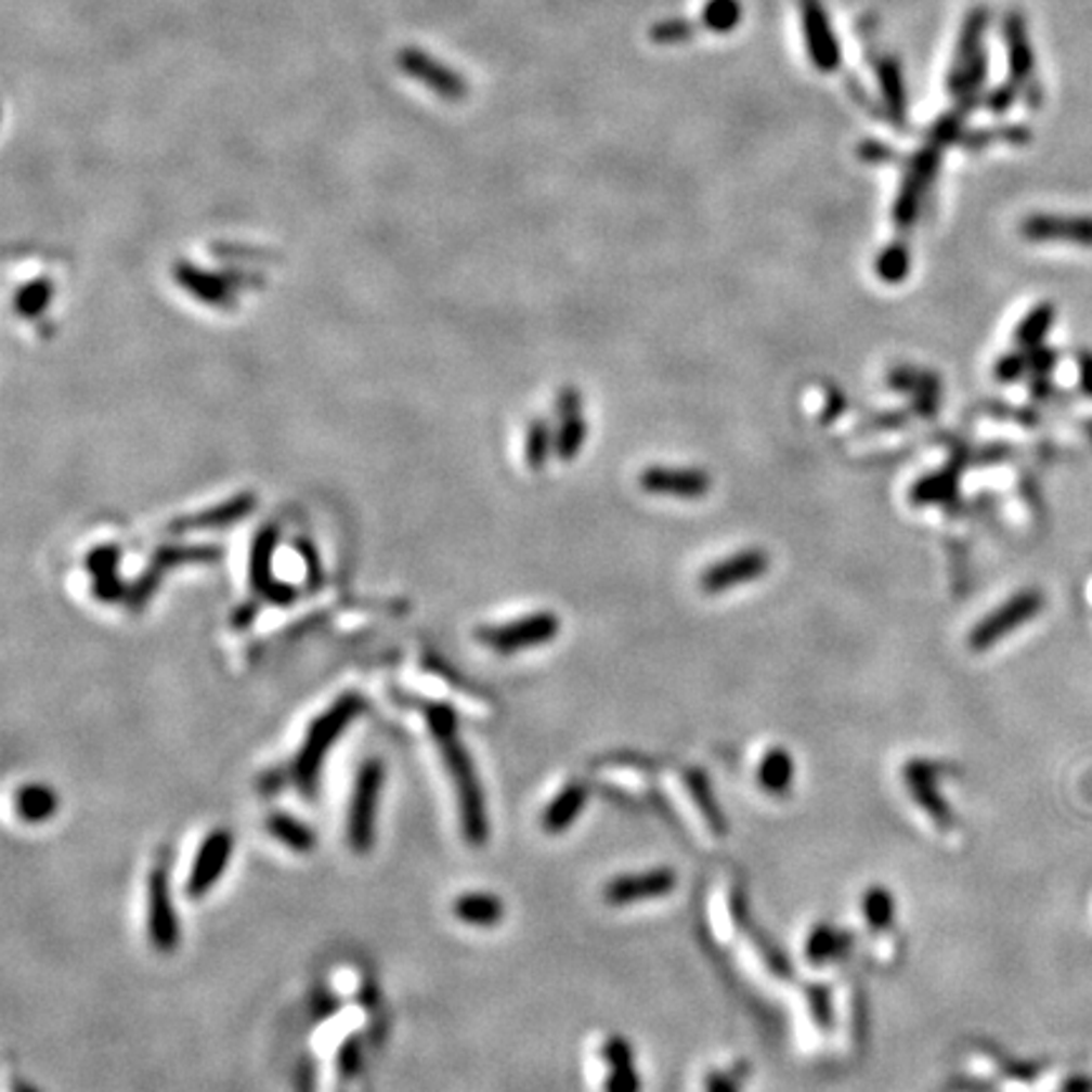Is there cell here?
Listing matches in <instances>:
<instances>
[{"mask_svg":"<svg viewBox=\"0 0 1092 1092\" xmlns=\"http://www.w3.org/2000/svg\"><path fill=\"white\" fill-rule=\"evenodd\" d=\"M425 720H428L430 736L435 741L440 756H443L445 771L455 789L463 837H466L468 845L483 847L491 837L489 807H485V794L473 758H470L468 746L458 736L455 711L447 703H425Z\"/></svg>","mask_w":1092,"mask_h":1092,"instance_id":"cell-1","label":"cell"},{"mask_svg":"<svg viewBox=\"0 0 1092 1092\" xmlns=\"http://www.w3.org/2000/svg\"><path fill=\"white\" fill-rule=\"evenodd\" d=\"M360 711H362L360 696L349 693L337 698L322 716L311 720L307 736H303L301 741V749L296 751L291 764L294 784L299 789L301 796L314 800L318 792V781H322L326 756H329L334 743H337L341 736H344L347 728L352 726V720L360 716Z\"/></svg>","mask_w":1092,"mask_h":1092,"instance_id":"cell-2","label":"cell"},{"mask_svg":"<svg viewBox=\"0 0 1092 1092\" xmlns=\"http://www.w3.org/2000/svg\"><path fill=\"white\" fill-rule=\"evenodd\" d=\"M385 784V764L379 758H364L356 769L347 811V842L356 855H367L375 845L377 804Z\"/></svg>","mask_w":1092,"mask_h":1092,"instance_id":"cell-3","label":"cell"},{"mask_svg":"<svg viewBox=\"0 0 1092 1092\" xmlns=\"http://www.w3.org/2000/svg\"><path fill=\"white\" fill-rule=\"evenodd\" d=\"M394 64L410 79L422 83L432 94L445 99V102H463L470 94L468 79L453 66H447L430 51L417 49V46H405L394 56Z\"/></svg>","mask_w":1092,"mask_h":1092,"instance_id":"cell-4","label":"cell"},{"mask_svg":"<svg viewBox=\"0 0 1092 1092\" xmlns=\"http://www.w3.org/2000/svg\"><path fill=\"white\" fill-rule=\"evenodd\" d=\"M1001 34H1004L1006 58H1009V79L1022 89L1024 102L1029 109H1039L1042 104V87L1037 81V58L1035 46L1029 41L1027 21L1019 11H1009L1001 23Z\"/></svg>","mask_w":1092,"mask_h":1092,"instance_id":"cell-5","label":"cell"},{"mask_svg":"<svg viewBox=\"0 0 1092 1092\" xmlns=\"http://www.w3.org/2000/svg\"><path fill=\"white\" fill-rule=\"evenodd\" d=\"M147 936L159 953H172L180 944V923L172 902L170 868L157 862L147 877Z\"/></svg>","mask_w":1092,"mask_h":1092,"instance_id":"cell-6","label":"cell"},{"mask_svg":"<svg viewBox=\"0 0 1092 1092\" xmlns=\"http://www.w3.org/2000/svg\"><path fill=\"white\" fill-rule=\"evenodd\" d=\"M1042 607L1044 595L1039 589H1024L1012 599H1006L999 610L986 614V618L971 629L968 635L971 650L976 652L989 650L991 645H997L1001 640V637H1006L1009 633H1014V629H1019L1024 622L1037 618V614L1042 612Z\"/></svg>","mask_w":1092,"mask_h":1092,"instance_id":"cell-7","label":"cell"},{"mask_svg":"<svg viewBox=\"0 0 1092 1092\" xmlns=\"http://www.w3.org/2000/svg\"><path fill=\"white\" fill-rule=\"evenodd\" d=\"M940 165V147L938 144L928 142L923 150H918L913 157H910V165L906 170V178H902L898 200H895L893 218L895 225L900 231H910L915 225L918 212H921L923 197L928 193L933 178H936Z\"/></svg>","mask_w":1092,"mask_h":1092,"instance_id":"cell-8","label":"cell"},{"mask_svg":"<svg viewBox=\"0 0 1092 1092\" xmlns=\"http://www.w3.org/2000/svg\"><path fill=\"white\" fill-rule=\"evenodd\" d=\"M233 834L223 830V827L205 834V840L193 857V864H190V875L185 883L187 898L200 900L218 885V880L225 875L227 864L233 860Z\"/></svg>","mask_w":1092,"mask_h":1092,"instance_id":"cell-9","label":"cell"},{"mask_svg":"<svg viewBox=\"0 0 1092 1092\" xmlns=\"http://www.w3.org/2000/svg\"><path fill=\"white\" fill-rule=\"evenodd\" d=\"M804 46L817 72L834 74L842 64V51L822 0H800Z\"/></svg>","mask_w":1092,"mask_h":1092,"instance_id":"cell-10","label":"cell"},{"mask_svg":"<svg viewBox=\"0 0 1092 1092\" xmlns=\"http://www.w3.org/2000/svg\"><path fill=\"white\" fill-rule=\"evenodd\" d=\"M769 564L771 559L766 551L743 549L731 554V557L716 561V564H711L708 569H703L698 584H701L705 595H720V592H728L739 587V584L754 582L758 576H764L769 572Z\"/></svg>","mask_w":1092,"mask_h":1092,"instance_id":"cell-11","label":"cell"},{"mask_svg":"<svg viewBox=\"0 0 1092 1092\" xmlns=\"http://www.w3.org/2000/svg\"><path fill=\"white\" fill-rule=\"evenodd\" d=\"M557 633H559V620L554 618L551 612H538L516 620L511 625L485 629V633H481V640L489 642L491 648L498 652H516L534 648V645L549 642L557 637Z\"/></svg>","mask_w":1092,"mask_h":1092,"instance_id":"cell-12","label":"cell"},{"mask_svg":"<svg viewBox=\"0 0 1092 1092\" xmlns=\"http://www.w3.org/2000/svg\"><path fill=\"white\" fill-rule=\"evenodd\" d=\"M1019 233L1027 240L1052 243L1065 240L1072 246L1092 248V216H1062V212H1031L1022 218Z\"/></svg>","mask_w":1092,"mask_h":1092,"instance_id":"cell-13","label":"cell"},{"mask_svg":"<svg viewBox=\"0 0 1092 1092\" xmlns=\"http://www.w3.org/2000/svg\"><path fill=\"white\" fill-rule=\"evenodd\" d=\"M678 885V875L671 868H655L648 872H635V875H620L604 885V902L620 908L633 906V902L655 900L671 895Z\"/></svg>","mask_w":1092,"mask_h":1092,"instance_id":"cell-14","label":"cell"},{"mask_svg":"<svg viewBox=\"0 0 1092 1092\" xmlns=\"http://www.w3.org/2000/svg\"><path fill=\"white\" fill-rule=\"evenodd\" d=\"M944 771V766L936 762H925V758H913V762L906 764L902 769V779H906L908 792L913 800L921 804L925 815H928L938 827H951L953 815L951 809L946 807L944 796L938 794V774Z\"/></svg>","mask_w":1092,"mask_h":1092,"instance_id":"cell-15","label":"cell"},{"mask_svg":"<svg viewBox=\"0 0 1092 1092\" xmlns=\"http://www.w3.org/2000/svg\"><path fill=\"white\" fill-rule=\"evenodd\" d=\"M640 489L655 496L701 498L711 491V476L698 468L652 466L640 473Z\"/></svg>","mask_w":1092,"mask_h":1092,"instance_id":"cell-16","label":"cell"},{"mask_svg":"<svg viewBox=\"0 0 1092 1092\" xmlns=\"http://www.w3.org/2000/svg\"><path fill=\"white\" fill-rule=\"evenodd\" d=\"M989 8L986 5H976V8H971V11L966 13V21H963V26H961V34H959V43H955V53H953V64L951 68H948V79H946V89L953 91L959 89V83L963 76L968 74V68L976 64L978 56L984 53V34H986V28H989Z\"/></svg>","mask_w":1092,"mask_h":1092,"instance_id":"cell-17","label":"cell"},{"mask_svg":"<svg viewBox=\"0 0 1092 1092\" xmlns=\"http://www.w3.org/2000/svg\"><path fill=\"white\" fill-rule=\"evenodd\" d=\"M875 76L880 87V99L887 112V119L895 129H906L908 121V94L906 81H902V68L895 56H877L875 58Z\"/></svg>","mask_w":1092,"mask_h":1092,"instance_id":"cell-18","label":"cell"},{"mask_svg":"<svg viewBox=\"0 0 1092 1092\" xmlns=\"http://www.w3.org/2000/svg\"><path fill=\"white\" fill-rule=\"evenodd\" d=\"M602 1060L610 1067L604 1080V1092H640V1075L635 1067V1054L629 1042L622 1037H610L602 1046Z\"/></svg>","mask_w":1092,"mask_h":1092,"instance_id":"cell-19","label":"cell"},{"mask_svg":"<svg viewBox=\"0 0 1092 1092\" xmlns=\"http://www.w3.org/2000/svg\"><path fill=\"white\" fill-rule=\"evenodd\" d=\"M15 817L26 824H43L56 817L58 794L43 781H26L13 792Z\"/></svg>","mask_w":1092,"mask_h":1092,"instance_id":"cell-20","label":"cell"},{"mask_svg":"<svg viewBox=\"0 0 1092 1092\" xmlns=\"http://www.w3.org/2000/svg\"><path fill=\"white\" fill-rule=\"evenodd\" d=\"M587 800H589V789L584 786L582 781H569V784L561 786V792L554 796L549 804H546V809L542 815V830L549 832V834L567 832L569 827L576 822V817L582 815Z\"/></svg>","mask_w":1092,"mask_h":1092,"instance_id":"cell-21","label":"cell"},{"mask_svg":"<svg viewBox=\"0 0 1092 1092\" xmlns=\"http://www.w3.org/2000/svg\"><path fill=\"white\" fill-rule=\"evenodd\" d=\"M580 392L567 387L564 392L559 394V417H561V428L557 435V453L559 458H574L576 453L582 451L584 438H587V425H584L580 415Z\"/></svg>","mask_w":1092,"mask_h":1092,"instance_id":"cell-22","label":"cell"},{"mask_svg":"<svg viewBox=\"0 0 1092 1092\" xmlns=\"http://www.w3.org/2000/svg\"><path fill=\"white\" fill-rule=\"evenodd\" d=\"M453 915L473 928H493L504 921V900L493 893H463L453 900Z\"/></svg>","mask_w":1092,"mask_h":1092,"instance_id":"cell-23","label":"cell"},{"mask_svg":"<svg viewBox=\"0 0 1092 1092\" xmlns=\"http://www.w3.org/2000/svg\"><path fill=\"white\" fill-rule=\"evenodd\" d=\"M887 382H890L895 390L913 392L915 410L921 415L936 413L938 392H940V382H938L936 375H931V372H923V369H913V367H895L890 375H887Z\"/></svg>","mask_w":1092,"mask_h":1092,"instance_id":"cell-24","label":"cell"},{"mask_svg":"<svg viewBox=\"0 0 1092 1092\" xmlns=\"http://www.w3.org/2000/svg\"><path fill=\"white\" fill-rule=\"evenodd\" d=\"M265 832L271 834L278 845H284L296 855H309L316 847V834L307 822L299 817L288 815V811H271L265 817Z\"/></svg>","mask_w":1092,"mask_h":1092,"instance_id":"cell-25","label":"cell"},{"mask_svg":"<svg viewBox=\"0 0 1092 1092\" xmlns=\"http://www.w3.org/2000/svg\"><path fill=\"white\" fill-rule=\"evenodd\" d=\"M794 781V758L789 751L781 746H774L771 751H766V756L758 764V784H762L769 794H786L789 786Z\"/></svg>","mask_w":1092,"mask_h":1092,"instance_id":"cell-26","label":"cell"},{"mask_svg":"<svg viewBox=\"0 0 1092 1092\" xmlns=\"http://www.w3.org/2000/svg\"><path fill=\"white\" fill-rule=\"evenodd\" d=\"M855 938L849 933L832 928V925H817L815 931L809 933L807 938V959L811 963H824L842 959V955L849 953Z\"/></svg>","mask_w":1092,"mask_h":1092,"instance_id":"cell-27","label":"cell"},{"mask_svg":"<svg viewBox=\"0 0 1092 1092\" xmlns=\"http://www.w3.org/2000/svg\"><path fill=\"white\" fill-rule=\"evenodd\" d=\"M1054 316H1057V311H1054L1050 301L1037 303V307L1022 318L1019 326H1016V334H1014L1016 344H1019L1022 349H1035V347L1042 344L1044 337L1052 329Z\"/></svg>","mask_w":1092,"mask_h":1092,"instance_id":"cell-28","label":"cell"},{"mask_svg":"<svg viewBox=\"0 0 1092 1092\" xmlns=\"http://www.w3.org/2000/svg\"><path fill=\"white\" fill-rule=\"evenodd\" d=\"M1031 140V132L1027 127H1022V125H999V127H993V129H976V132H963L961 136V142L963 147L966 150H984V147H989V144H1016V147H1022V144H1027Z\"/></svg>","mask_w":1092,"mask_h":1092,"instance_id":"cell-29","label":"cell"},{"mask_svg":"<svg viewBox=\"0 0 1092 1092\" xmlns=\"http://www.w3.org/2000/svg\"><path fill=\"white\" fill-rule=\"evenodd\" d=\"M741 3L739 0H705L701 11V23L713 34H731L741 23Z\"/></svg>","mask_w":1092,"mask_h":1092,"instance_id":"cell-30","label":"cell"},{"mask_svg":"<svg viewBox=\"0 0 1092 1092\" xmlns=\"http://www.w3.org/2000/svg\"><path fill=\"white\" fill-rule=\"evenodd\" d=\"M955 496V470H940V473L925 476L913 489L915 504H948Z\"/></svg>","mask_w":1092,"mask_h":1092,"instance_id":"cell-31","label":"cell"},{"mask_svg":"<svg viewBox=\"0 0 1092 1092\" xmlns=\"http://www.w3.org/2000/svg\"><path fill=\"white\" fill-rule=\"evenodd\" d=\"M862 913H864V921H868L872 928H877V931L893 925L895 900H893L890 890H885V887H880V885L868 887V893H864V898H862Z\"/></svg>","mask_w":1092,"mask_h":1092,"instance_id":"cell-32","label":"cell"},{"mask_svg":"<svg viewBox=\"0 0 1092 1092\" xmlns=\"http://www.w3.org/2000/svg\"><path fill=\"white\" fill-rule=\"evenodd\" d=\"M875 271L880 278L887 281V284H898V281L906 278L910 271V250L906 243H890V246L877 256Z\"/></svg>","mask_w":1092,"mask_h":1092,"instance_id":"cell-33","label":"cell"},{"mask_svg":"<svg viewBox=\"0 0 1092 1092\" xmlns=\"http://www.w3.org/2000/svg\"><path fill=\"white\" fill-rule=\"evenodd\" d=\"M696 36V26L686 18H671V21H660L650 28L652 43L658 46H678L688 43V38Z\"/></svg>","mask_w":1092,"mask_h":1092,"instance_id":"cell-34","label":"cell"},{"mask_svg":"<svg viewBox=\"0 0 1092 1092\" xmlns=\"http://www.w3.org/2000/svg\"><path fill=\"white\" fill-rule=\"evenodd\" d=\"M963 117H966V114L961 109L944 114V117L938 119V125L933 127L931 142L938 144V147H944V144H959L963 136Z\"/></svg>","mask_w":1092,"mask_h":1092,"instance_id":"cell-35","label":"cell"},{"mask_svg":"<svg viewBox=\"0 0 1092 1092\" xmlns=\"http://www.w3.org/2000/svg\"><path fill=\"white\" fill-rule=\"evenodd\" d=\"M549 451H551L549 428H546L544 422H534V425H531V432H529V438H526V455H529L531 468H542L544 460H546V455H549Z\"/></svg>","mask_w":1092,"mask_h":1092,"instance_id":"cell-36","label":"cell"},{"mask_svg":"<svg viewBox=\"0 0 1092 1092\" xmlns=\"http://www.w3.org/2000/svg\"><path fill=\"white\" fill-rule=\"evenodd\" d=\"M1019 96H1022V89L1016 87V83L1012 79H1009L1004 83H999V87L993 89L989 96H986V104L984 106L989 112H993V114H1004V112L1012 109V106L1016 102H1019Z\"/></svg>","mask_w":1092,"mask_h":1092,"instance_id":"cell-37","label":"cell"},{"mask_svg":"<svg viewBox=\"0 0 1092 1092\" xmlns=\"http://www.w3.org/2000/svg\"><path fill=\"white\" fill-rule=\"evenodd\" d=\"M1027 367H1029L1027 356L1019 354V352H1009L997 362L993 375H997L999 382H1014V379H1019L1024 375V369Z\"/></svg>","mask_w":1092,"mask_h":1092,"instance_id":"cell-38","label":"cell"},{"mask_svg":"<svg viewBox=\"0 0 1092 1092\" xmlns=\"http://www.w3.org/2000/svg\"><path fill=\"white\" fill-rule=\"evenodd\" d=\"M743 1072L741 1069H731V1072H713L705 1080V1092H739L741 1090Z\"/></svg>","mask_w":1092,"mask_h":1092,"instance_id":"cell-39","label":"cell"},{"mask_svg":"<svg viewBox=\"0 0 1092 1092\" xmlns=\"http://www.w3.org/2000/svg\"><path fill=\"white\" fill-rule=\"evenodd\" d=\"M356 1065H360V1050H356V1039L349 1037L347 1042H341L339 1054H337V1067L341 1077H352Z\"/></svg>","mask_w":1092,"mask_h":1092,"instance_id":"cell-40","label":"cell"},{"mask_svg":"<svg viewBox=\"0 0 1092 1092\" xmlns=\"http://www.w3.org/2000/svg\"><path fill=\"white\" fill-rule=\"evenodd\" d=\"M1027 362H1029L1031 372H1037L1039 377H1044V375H1050V372L1054 369V362H1057V354H1054L1052 349H1046V347L1039 344V347H1035V349H1029Z\"/></svg>","mask_w":1092,"mask_h":1092,"instance_id":"cell-41","label":"cell"},{"mask_svg":"<svg viewBox=\"0 0 1092 1092\" xmlns=\"http://www.w3.org/2000/svg\"><path fill=\"white\" fill-rule=\"evenodd\" d=\"M860 157L862 159H868V162H887V159H895V152L890 147H885V144H880V142H870V140H864L860 144Z\"/></svg>","mask_w":1092,"mask_h":1092,"instance_id":"cell-42","label":"cell"},{"mask_svg":"<svg viewBox=\"0 0 1092 1092\" xmlns=\"http://www.w3.org/2000/svg\"><path fill=\"white\" fill-rule=\"evenodd\" d=\"M1080 385L1082 392L1092 398V352L1080 354Z\"/></svg>","mask_w":1092,"mask_h":1092,"instance_id":"cell-43","label":"cell"},{"mask_svg":"<svg viewBox=\"0 0 1092 1092\" xmlns=\"http://www.w3.org/2000/svg\"><path fill=\"white\" fill-rule=\"evenodd\" d=\"M11 1092H38L36 1088H30L28 1082H23V1080H13L11 1082Z\"/></svg>","mask_w":1092,"mask_h":1092,"instance_id":"cell-44","label":"cell"}]
</instances>
